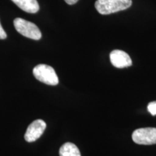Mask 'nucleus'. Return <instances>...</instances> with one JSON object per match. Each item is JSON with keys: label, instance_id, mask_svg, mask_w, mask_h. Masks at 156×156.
Returning a JSON list of instances; mask_svg holds the SVG:
<instances>
[{"label": "nucleus", "instance_id": "obj_4", "mask_svg": "<svg viewBox=\"0 0 156 156\" xmlns=\"http://www.w3.org/2000/svg\"><path fill=\"white\" fill-rule=\"evenodd\" d=\"M132 140L139 145H150L156 144V128L147 127L136 129L132 133Z\"/></svg>", "mask_w": 156, "mask_h": 156}, {"label": "nucleus", "instance_id": "obj_5", "mask_svg": "<svg viewBox=\"0 0 156 156\" xmlns=\"http://www.w3.org/2000/svg\"><path fill=\"white\" fill-rule=\"evenodd\" d=\"M46 128V124L41 119H37L28 126L25 134V140L28 142L36 141L42 135Z\"/></svg>", "mask_w": 156, "mask_h": 156}, {"label": "nucleus", "instance_id": "obj_3", "mask_svg": "<svg viewBox=\"0 0 156 156\" xmlns=\"http://www.w3.org/2000/svg\"><path fill=\"white\" fill-rule=\"evenodd\" d=\"M34 77L38 81L48 85H56L58 83V78L55 70L51 66L46 64H38L33 70Z\"/></svg>", "mask_w": 156, "mask_h": 156}, {"label": "nucleus", "instance_id": "obj_1", "mask_svg": "<svg viewBox=\"0 0 156 156\" xmlns=\"http://www.w3.org/2000/svg\"><path fill=\"white\" fill-rule=\"evenodd\" d=\"M132 0H97L95 7L101 15H109L125 10L132 6Z\"/></svg>", "mask_w": 156, "mask_h": 156}, {"label": "nucleus", "instance_id": "obj_8", "mask_svg": "<svg viewBox=\"0 0 156 156\" xmlns=\"http://www.w3.org/2000/svg\"><path fill=\"white\" fill-rule=\"evenodd\" d=\"M59 156H81V154L75 144L67 142L60 147Z\"/></svg>", "mask_w": 156, "mask_h": 156}, {"label": "nucleus", "instance_id": "obj_6", "mask_svg": "<svg viewBox=\"0 0 156 156\" xmlns=\"http://www.w3.org/2000/svg\"><path fill=\"white\" fill-rule=\"evenodd\" d=\"M110 60L113 66L116 68L128 67L132 64L130 56L121 50H114L110 54Z\"/></svg>", "mask_w": 156, "mask_h": 156}, {"label": "nucleus", "instance_id": "obj_9", "mask_svg": "<svg viewBox=\"0 0 156 156\" xmlns=\"http://www.w3.org/2000/svg\"><path fill=\"white\" fill-rule=\"evenodd\" d=\"M147 111L153 116L156 115V101H153V102L149 103L147 106Z\"/></svg>", "mask_w": 156, "mask_h": 156}, {"label": "nucleus", "instance_id": "obj_10", "mask_svg": "<svg viewBox=\"0 0 156 156\" xmlns=\"http://www.w3.org/2000/svg\"><path fill=\"white\" fill-rule=\"evenodd\" d=\"M7 38V34L4 30L2 26L1 23H0V39L3 40V39H5Z\"/></svg>", "mask_w": 156, "mask_h": 156}, {"label": "nucleus", "instance_id": "obj_7", "mask_svg": "<svg viewBox=\"0 0 156 156\" xmlns=\"http://www.w3.org/2000/svg\"><path fill=\"white\" fill-rule=\"evenodd\" d=\"M22 10L28 13H36L39 10L37 0H12Z\"/></svg>", "mask_w": 156, "mask_h": 156}, {"label": "nucleus", "instance_id": "obj_2", "mask_svg": "<svg viewBox=\"0 0 156 156\" xmlns=\"http://www.w3.org/2000/svg\"><path fill=\"white\" fill-rule=\"evenodd\" d=\"M13 23L16 30L22 36L36 41L41 38V32L34 23L20 17L15 18Z\"/></svg>", "mask_w": 156, "mask_h": 156}, {"label": "nucleus", "instance_id": "obj_11", "mask_svg": "<svg viewBox=\"0 0 156 156\" xmlns=\"http://www.w3.org/2000/svg\"><path fill=\"white\" fill-rule=\"evenodd\" d=\"M64 1H65V2L68 4V5H75V3H77L79 0H64Z\"/></svg>", "mask_w": 156, "mask_h": 156}]
</instances>
